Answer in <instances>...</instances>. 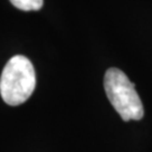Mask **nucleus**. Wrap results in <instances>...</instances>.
<instances>
[{
    "instance_id": "obj_2",
    "label": "nucleus",
    "mask_w": 152,
    "mask_h": 152,
    "mask_svg": "<svg viewBox=\"0 0 152 152\" xmlns=\"http://www.w3.org/2000/svg\"><path fill=\"white\" fill-rule=\"evenodd\" d=\"M104 88L108 100L123 121H140L143 117V104L135 86L122 70L110 68L106 71Z\"/></svg>"
},
{
    "instance_id": "obj_1",
    "label": "nucleus",
    "mask_w": 152,
    "mask_h": 152,
    "mask_svg": "<svg viewBox=\"0 0 152 152\" xmlns=\"http://www.w3.org/2000/svg\"><path fill=\"white\" fill-rule=\"evenodd\" d=\"M36 87V73L32 62L24 55H15L5 65L0 78V94L10 106L24 104Z\"/></svg>"
},
{
    "instance_id": "obj_3",
    "label": "nucleus",
    "mask_w": 152,
    "mask_h": 152,
    "mask_svg": "<svg viewBox=\"0 0 152 152\" xmlns=\"http://www.w3.org/2000/svg\"><path fill=\"white\" fill-rule=\"evenodd\" d=\"M12 6L20 10H39L43 7L44 0H10Z\"/></svg>"
}]
</instances>
